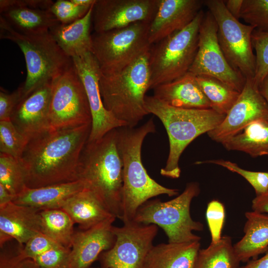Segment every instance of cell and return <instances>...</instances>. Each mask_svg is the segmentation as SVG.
I'll return each mask as SVG.
<instances>
[{"instance_id":"e575fe53","label":"cell","mask_w":268,"mask_h":268,"mask_svg":"<svg viewBox=\"0 0 268 268\" xmlns=\"http://www.w3.org/2000/svg\"><path fill=\"white\" fill-rule=\"evenodd\" d=\"M252 43L256 59V73L253 80L259 87L268 74V33L255 29L252 35Z\"/></svg>"},{"instance_id":"6da1fadb","label":"cell","mask_w":268,"mask_h":268,"mask_svg":"<svg viewBox=\"0 0 268 268\" xmlns=\"http://www.w3.org/2000/svg\"><path fill=\"white\" fill-rule=\"evenodd\" d=\"M91 130V124L50 130L29 140L19 158L26 186L36 188L78 180L79 161Z\"/></svg>"},{"instance_id":"8992f818","label":"cell","mask_w":268,"mask_h":268,"mask_svg":"<svg viewBox=\"0 0 268 268\" xmlns=\"http://www.w3.org/2000/svg\"><path fill=\"white\" fill-rule=\"evenodd\" d=\"M0 37L15 43L24 56L27 75L20 85L22 98L45 83L52 81L73 65L72 59L63 52L49 31L22 33L0 15Z\"/></svg>"},{"instance_id":"8d00e7d4","label":"cell","mask_w":268,"mask_h":268,"mask_svg":"<svg viewBox=\"0 0 268 268\" xmlns=\"http://www.w3.org/2000/svg\"><path fill=\"white\" fill-rule=\"evenodd\" d=\"M92 5H78L71 0H57L53 2L49 10L60 23L68 24L83 17Z\"/></svg>"},{"instance_id":"ffe728a7","label":"cell","mask_w":268,"mask_h":268,"mask_svg":"<svg viewBox=\"0 0 268 268\" xmlns=\"http://www.w3.org/2000/svg\"><path fill=\"white\" fill-rule=\"evenodd\" d=\"M40 210L12 201L0 206V246L12 239L20 245L41 233Z\"/></svg>"},{"instance_id":"ac0fdd59","label":"cell","mask_w":268,"mask_h":268,"mask_svg":"<svg viewBox=\"0 0 268 268\" xmlns=\"http://www.w3.org/2000/svg\"><path fill=\"white\" fill-rule=\"evenodd\" d=\"M115 219L74 232L67 268H89L103 252L112 248L116 240L112 225Z\"/></svg>"},{"instance_id":"bcb514c9","label":"cell","mask_w":268,"mask_h":268,"mask_svg":"<svg viewBox=\"0 0 268 268\" xmlns=\"http://www.w3.org/2000/svg\"><path fill=\"white\" fill-rule=\"evenodd\" d=\"M238 268H268V252L262 258L249 261L245 265Z\"/></svg>"},{"instance_id":"603a6c76","label":"cell","mask_w":268,"mask_h":268,"mask_svg":"<svg viewBox=\"0 0 268 268\" xmlns=\"http://www.w3.org/2000/svg\"><path fill=\"white\" fill-rule=\"evenodd\" d=\"M94 4L81 18L68 24L59 23L49 30L61 49L71 58L91 52L90 26Z\"/></svg>"},{"instance_id":"277c9868","label":"cell","mask_w":268,"mask_h":268,"mask_svg":"<svg viewBox=\"0 0 268 268\" xmlns=\"http://www.w3.org/2000/svg\"><path fill=\"white\" fill-rule=\"evenodd\" d=\"M149 56V51L119 72H101L99 85L104 106L126 127H135L149 114L145 104L150 85Z\"/></svg>"},{"instance_id":"44dd1931","label":"cell","mask_w":268,"mask_h":268,"mask_svg":"<svg viewBox=\"0 0 268 268\" xmlns=\"http://www.w3.org/2000/svg\"><path fill=\"white\" fill-rule=\"evenodd\" d=\"M155 98L174 107L183 109H211L196 76L188 72L182 76L154 89Z\"/></svg>"},{"instance_id":"ba28073f","label":"cell","mask_w":268,"mask_h":268,"mask_svg":"<svg viewBox=\"0 0 268 268\" xmlns=\"http://www.w3.org/2000/svg\"><path fill=\"white\" fill-rule=\"evenodd\" d=\"M200 192L198 183H188L183 193L166 201L149 200L137 209L134 221L161 227L168 237V243L200 241L201 237L193 231H201L203 225L194 220L190 213L192 200Z\"/></svg>"},{"instance_id":"836d02e7","label":"cell","mask_w":268,"mask_h":268,"mask_svg":"<svg viewBox=\"0 0 268 268\" xmlns=\"http://www.w3.org/2000/svg\"><path fill=\"white\" fill-rule=\"evenodd\" d=\"M240 18L255 30L268 33V0H243Z\"/></svg>"},{"instance_id":"681fc988","label":"cell","mask_w":268,"mask_h":268,"mask_svg":"<svg viewBox=\"0 0 268 268\" xmlns=\"http://www.w3.org/2000/svg\"></svg>"},{"instance_id":"ee69618b","label":"cell","mask_w":268,"mask_h":268,"mask_svg":"<svg viewBox=\"0 0 268 268\" xmlns=\"http://www.w3.org/2000/svg\"><path fill=\"white\" fill-rule=\"evenodd\" d=\"M253 211L268 213V191L256 197L252 201Z\"/></svg>"},{"instance_id":"7c38bea8","label":"cell","mask_w":268,"mask_h":268,"mask_svg":"<svg viewBox=\"0 0 268 268\" xmlns=\"http://www.w3.org/2000/svg\"><path fill=\"white\" fill-rule=\"evenodd\" d=\"M189 72L196 76L215 77L239 92L246 82L224 55L217 38L216 22L208 10L204 12L200 27L197 52Z\"/></svg>"},{"instance_id":"484cf974","label":"cell","mask_w":268,"mask_h":268,"mask_svg":"<svg viewBox=\"0 0 268 268\" xmlns=\"http://www.w3.org/2000/svg\"><path fill=\"white\" fill-rule=\"evenodd\" d=\"M61 209L82 230L90 228L109 218H116L92 192L85 189L69 198Z\"/></svg>"},{"instance_id":"9a60e30c","label":"cell","mask_w":268,"mask_h":268,"mask_svg":"<svg viewBox=\"0 0 268 268\" xmlns=\"http://www.w3.org/2000/svg\"><path fill=\"white\" fill-rule=\"evenodd\" d=\"M260 119L268 120V105L253 79L247 78L223 121L207 134L212 140L222 143L251 123Z\"/></svg>"},{"instance_id":"d6a6232c","label":"cell","mask_w":268,"mask_h":268,"mask_svg":"<svg viewBox=\"0 0 268 268\" xmlns=\"http://www.w3.org/2000/svg\"><path fill=\"white\" fill-rule=\"evenodd\" d=\"M28 140L10 120L0 121V151L19 159Z\"/></svg>"},{"instance_id":"5bb4252c","label":"cell","mask_w":268,"mask_h":268,"mask_svg":"<svg viewBox=\"0 0 268 268\" xmlns=\"http://www.w3.org/2000/svg\"><path fill=\"white\" fill-rule=\"evenodd\" d=\"M71 59L84 87L91 112V130L87 141L99 139L113 129L126 127L104 106L99 85L100 67L93 54L89 52Z\"/></svg>"},{"instance_id":"7bdbcfd3","label":"cell","mask_w":268,"mask_h":268,"mask_svg":"<svg viewBox=\"0 0 268 268\" xmlns=\"http://www.w3.org/2000/svg\"><path fill=\"white\" fill-rule=\"evenodd\" d=\"M53 2L51 0H0V12L15 7H27L49 10Z\"/></svg>"},{"instance_id":"7dc6e473","label":"cell","mask_w":268,"mask_h":268,"mask_svg":"<svg viewBox=\"0 0 268 268\" xmlns=\"http://www.w3.org/2000/svg\"><path fill=\"white\" fill-rule=\"evenodd\" d=\"M14 196L11 195L5 187L0 184V206L12 201Z\"/></svg>"},{"instance_id":"b9f144b4","label":"cell","mask_w":268,"mask_h":268,"mask_svg":"<svg viewBox=\"0 0 268 268\" xmlns=\"http://www.w3.org/2000/svg\"><path fill=\"white\" fill-rule=\"evenodd\" d=\"M0 268H40L32 259L23 257L19 252L15 255L1 253Z\"/></svg>"},{"instance_id":"52a82bcc","label":"cell","mask_w":268,"mask_h":268,"mask_svg":"<svg viewBox=\"0 0 268 268\" xmlns=\"http://www.w3.org/2000/svg\"><path fill=\"white\" fill-rule=\"evenodd\" d=\"M204 14L201 9L186 27L151 45L149 56L150 89L189 72L197 52Z\"/></svg>"},{"instance_id":"2e32d148","label":"cell","mask_w":268,"mask_h":268,"mask_svg":"<svg viewBox=\"0 0 268 268\" xmlns=\"http://www.w3.org/2000/svg\"><path fill=\"white\" fill-rule=\"evenodd\" d=\"M159 0H96L92 23L94 32L128 26L138 22L150 23Z\"/></svg>"},{"instance_id":"8fae6325","label":"cell","mask_w":268,"mask_h":268,"mask_svg":"<svg viewBox=\"0 0 268 268\" xmlns=\"http://www.w3.org/2000/svg\"><path fill=\"white\" fill-rule=\"evenodd\" d=\"M50 130L92 124L87 94L73 64L52 81Z\"/></svg>"},{"instance_id":"f35d334b","label":"cell","mask_w":268,"mask_h":268,"mask_svg":"<svg viewBox=\"0 0 268 268\" xmlns=\"http://www.w3.org/2000/svg\"><path fill=\"white\" fill-rule=\"evenodd\" d=\"M70 249L60 245L33 259L40 268H67Z\"/></svg>"},{"instance_id":"4316f807","label":"cell","mask_w":268,"mask_h":268,"mask_svg":"<svg viewBox=\"0 0 268 268\" xmlns=\"http://www.w3.org/2000/svg\"><path fill=\"white\" fill-rule=\"evenodd\" d=\"M0 15L13 28L24 34L49 31L60 23L49 10L27 7H12Z\"/></svg>"},{"instance_id":"ab89813d","label":"cell","mask_w":268,"mask_h":268,"mask_svg":"<svg viewBox=\"0 0 268 268\" xmlns=\"http://www.w3.org/2000/svg\"><path fill=\"white\" fill-rule=\"evenodd\" d=\"M60 245H61L45 235L39 233L30 238L25 244V246L19 250V252L25 258L34 259L46 251Z\"/></svg>"},{"instance_id":"7a4b0ae2","label":"cell","mask_w":268,"mask_h":268,"mask_svg":"<svg viewBox=\"0 0 268 268\" xmlns=\"http://www.w3.org/2000/svg\"><path fill=\"white\" fill-rule=\"evenodd\" d=\"M117 129L99 139L87 141L80 155L78 176L85 189L121 220L123 162L117 143Z\"/></svg>"},{"instance_id":"d4e9b609","label":"cell","mask_w":268,"mask_h":268,"mask_svg":"<svg viewBox=\"0 0 268 268\" xmlns=\"http://www.w3.org/2000/svg\"><path fill=\"white\" fill-rule=\"evenodd\" d=\"M245 215L244 235L233 245L240 262L255 259L268 249V215L254 211L246 212Z\"/></svg>"},{"instance_id":"f6af8a7d","label":"cell","mask_w":268,"mask_h":268,"mask_svg":"<svg viewBox=\"0 0 268 268\" xmlns=\"http://www.w3.org/2000/svg\"><path fill=\"white\" fill-rule=\"evenodd\" d=\"M223 2L230 13L235 18L239 19L243 0H223Z\"/></svg>"},{"instance_id":"30bf717a","label":"cell","mask_w":268,"mask_h":268,"mask_svg":"<svg viewBox=\"0 0 268 268\" xmlns=\"http://www.w3.org/2000/svg\"><path fill=\"white\" fill-rule=\"evenodd\" d=\"M217 25L220 47L230 66L246 79H254L256 59L252 43L255 27L240 22L226 9L223 0H204Z\"/></svg>"},{"instance_id":"f546056e","label":"cell","mask_w":268,"mask_h":268,"mask_svg":"<svg viewBox=\"0 0 268 268\" xmlns=\"http://www.w3.org/2000/svg\"><path fill=\"white\" fill-rule=\"evenodd\" d=\"M41 233L60 245L70 249L74 222L61 208L40 210Z\"/></svg>"},{"instance_id":"9c48e42d","label":"cell","mask_w":268,"mask_h":268,"mask_svg":"<svg viewBox=\"0 0 268 268\" xmlns=\"http://www.w3.org/2000/svg\"><path fill=\"white\" fill-rule=\"evenodd\" d=\"M150 23L138 22L128 26L92 34V50L101 72H119L149 51Z\"/></svg>"},{"instance_id":"c3c4849f","label":"cell","mask_w":268,"mask_h":268,"mask_svg":"<svg viewBox=\"0 0 268 268\" xmlns=\"http://www.w3.org/2000/svg\"><path fill=\"white\" fill-rule=\"evenodd\" d=\"M259 89L268 105V74L259 86Z\"/></svg>"},{"instance_id":"3957f363","label":"cell","mask_w":268,"mask_h":268,"mask_svg":"<svg viewBox=\"0 0 268 268\" xmlns=\"http://www.w3.org/2000/svg\"><path fill=\"white\" fill-rule=\"evenodd\" d=\"M117 143L123 162L122 218L123 223L133 220L137 209L152 198L161 195H177V189L159 184L148 174L141 160L142 145L149 134L154 133L152 119L137 128L117 129Z\"/></svg>"},{"instance_id":"e0dca14e","label":"cell","mask_w":268,"mask_h":268,"mask_svg":"<svg viewBox=\"0 0 268 268\" xmlns=\"http://www.w3.org/2000/svg\"><path fill=\"white\" fill-rule=\"evenodd\" d=\"M52 81L45 83L19 102L10 121L28 140L50 130L49 108Z\"/></svg>"},{"instance_id":"d6986e66","label":"cell","mask_w":268,"mask_h":268,"mask_svg":"<svg viewBox=\"0 0 268 268\" xmlns=\"http://www.w3.org/2000/svg\"><path fill=\"white\" fill-rule=\"evenodd\" d=\"M203 6V0H159L157 10L149 26L150 45L186 27Z\"/></svg>"},{"instance_id":"f1b7e54d","label":"cell","mask_w":268,"mask_h":268,"mask_svg":"<svg viewBox=\"0 0 268 268\" xmlns=\"http://www.w3.org/2000/svg\"><path fill=\"white\" fill-rule=\"evenodd\" d=\"M240 263L231 238L224 236L218 242L200 249L193 268H238Z\"/></svg>"},{"instance_id":"4dcf8cb0","label":"cell","mask_w":268,"mask_h":268,"mask_svg":"<svg viewBox=\"0 0 268 268\" xmlns=\"http://www.w3.org/2000/svg\"><path fill=\"white\" fill-rule=\"evenodd\" d=\"M199 85L211 109L226 115L237 100L240 93L217 78L206 75L196 76Z\"/></svg>"},{"instance_id":"1f68e13d","label":"cell","mask_w":268,"mask_h":268,"mask_svg":"<svg viewBox=\"0 0 268 268\" xmlns=\"http://www.w3.org/2000/svg\"><path fill=\"white\" fill-rule=\"evenodd\" d=\"M0 184L14 197L26 187L24 172L19 159L0 153Z\"/></svg>"},{"instance_id":"74e56055","label":"cell","mask_w":268,"mask_h":268,"mask_svg":"<svg viewBox=\"0 0 268 268\" xmlns=\"http://www.w3.org/2000/svg\"><path fill=\"white\" fill-rule=\"evenodd\" d=\"M225 217V208L222 203L212 200L208 203L206 218L211 235V243H216L221 239Z\"/></svg>"},{"instance_id":"5b68a950","label":"cell","mask_w":268,"mask_h":268,"mask_svg":"<svg viewBox=\"0 0 268 268\" xmlns=\"http://www.w3.org/2000/svg\"><path fill=\"white\" fill-rule=\"evenodd\" d=\"M145 104L149 114L161 121L167 132L169 152L161 175L178 178L181 170L179 161L187 146L196 138L215 129L226 115L212 109H183L172 107L153 96H146Z\"/></svg>"},{"instance_id":"60d3db41","label":"cell","mask_w":268,"mask_h":268,"mask_svg":"<svg viewBox=\"0 0 268 268\" xmlns=\"http://www.w3.org/2000/svg\"><path fill=\"white\" fill-rule=\"evenodd\" d=\"M23 97L21 86L12 93L0 91V121L10 120L12 113Z\"/></svg>"},{"instance_id":"83f0119b","label":"cell","mask_w":268,"mask_h":268,"mask_svg":"<svg viewBox=\"0 0 268 268\" xmlns=\"http://www.w3.org/2000/svg\"><path fill=\"white\" fill-rule=\"evenodd\" d=\"M229 150L244 152L252 157L268 155V120H256L222 143Z\"/></svg>"},{"instance_id":"d590c367","label":"cell","mask_w":268,"mask_h":268,"mask_svg":"<svg viewBox=\"0 0 268 268\" xmlns=\"http://www.w3.org/2000/svg\"><path fill=\"white\" fill-rule=\"evenodd\" d=\"M204 162L219 165L233 172L239 174L253 187L256 196L262 195L268 191V172L246 170L240 168L234 163L222 159L210 160Z\"/></svg>"},{"instance_id":"7402d4cb","label":"cell","mask_w":268,"mask_h":268,"mask_svg":"<svg viewBox=\"0 0 268 268\" xmlns=\"http://www.w3.org/2000/svg\"><path fill=\"white\" fill-rule=\"evenodd\" d=\"M84 189L80 180L36 188L26 187L12 202L39 210L61 208L69 198Z\"/></svg>"},{"instance_id":"4fadbf2b","label":"cell","mask_w":268,"mask_h":268,"mask_svg":"<svg viewBox=\"0 0 268 268\" xmlns=\"http://www.w3.org/2000/svg\"><path fill=\"white\" fill-rule=\"evenodd\" d=\"M158 227L134 220L122 227L113 226L116 236L113 246L99 257L102 268H143L146 257L153 246Z\"/></svg>"},{"instance_id":"cb8c5ba5","label":"cell","mask_w":268,"mask_h":268,"mask_svg":"<svg viewBox=\"0 0 268 268\" xmlns=\"http://www.w3.org/2000/svg\"><path fill=\"white\" fill-rule=\"evenodd\" d=\"M200 245L199 241L153 245L143 268H193Z\"/></svg>"}]
</instances>
